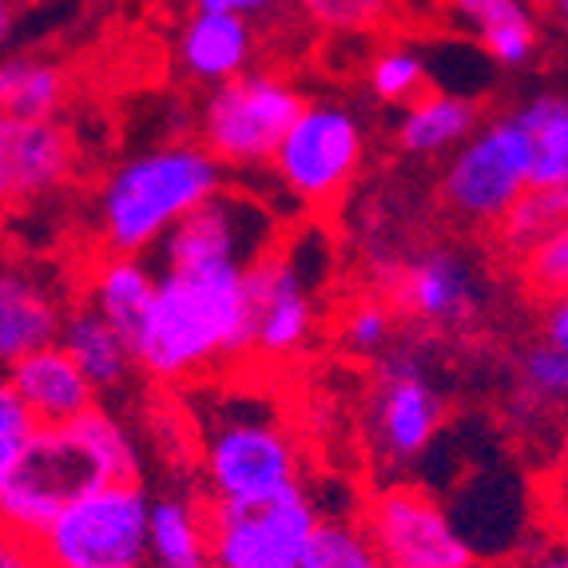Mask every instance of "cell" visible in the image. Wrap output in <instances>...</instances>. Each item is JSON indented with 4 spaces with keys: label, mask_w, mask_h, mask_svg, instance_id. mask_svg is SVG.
Wrapping results in <instances>:
<instances>
[{
    "label": "cell",
    "mask_w": 568,
    "mask_h": 568,
    "mask_svg": "<svg viewBox=\"0 0 568 568\" xmlns=\"http://www.w3.org/2000/svg\"><path fill=\"white\" fill-rule=\"evenodd\" d=\"M246 334L251 311L243 266L171 263L160 266V291L135 334V358L148 378L187 386L246 358Z\"/></svg>",
    "instance_id": "obj_1"
},
{
    "label": "cell",
    "mask_w": 568,
    "mask_h": 568,
    "mask_svg": "<svg viewBox=\"0 0 568 568\" xmlns=\"http://www.w3.org/2000/svg\"><path fill=\"white\" fill-rule=\"evenodd\" d=\"M140 481V449L112 409L95 406L77 422L44 426L17 469L0 474L4 529L40 537L84 493Z\"/></svg>",
    "instance_id": "obj_2"
},
{
    "label": "cell",
    "mask_w": 568,
    "mask_h": 568,
    "mask_svg": "<svg viewBox=\"0 0 568 568\" xmlns=\"http://www.w3.org/2000/svg\"><path fill=\"white\" fill-rule=\"evenodd\" d=\"M227 168L207 143H160L128 155L95 191V239L115 255H155L195 207L219 195Z\"/></svg>",
    "instance_id": "obj_3"
},
{
    "label": "cell",
    "mask_w": 568,
    "mask_h": 568,
    "mask_svg": "<svg viewBox=\"0 0 568 568\" xmlns=\"http://www.w3.org/2000/svg\"><path fill=\"white\" fill-rule=\"evenodd\" d=\"M303 446L258 398L219 402L200 437L203 497L211 505H258L303 489Z\"/></svg>",
    "instance_id": "obj_4"
},
{
    "label": "cell",
    "mask_w": 568,
    "mask_h": 568,
    "mask_svg": "<svg viewBox=\"0 0 568 568\" xmlns=\"http://www.w3.org/2000/svg\"><path fill=\"white\" fill-rule=\"evenodd\" d=\"M152 505L143 481H112L72 501L40 537L48 568H148Z\"/></svg>",
    "instance_id": "obj_5"
},
{
    "label": "cell",
    "mask_w": 568,
    "mask_h": 568,
    "mask_svg": "<svg viewBox=\"0 0 568 568\" xmlns=\"http://www.w3.org/2000/svg\"><path fill=\"white\" fill-rule=\"evenodd\" d=\"M306 258L311 251H298V243H278L246 271V311H251L246 358L283 366L311 346L323 314L318 306L323 271L331 258L318 255L314 263Z\"/></svg>",
    "instance_id": "obj_6"
},
{
    "label": "cell",
    "mask_w": 568,
    "mask_h": 568,
    "mask_svg": "<svg viewBox=\"0 0 568 568\" xmlns=\"http://www.w3.org/2000/svg\"><path fill=\"white\" fill-rule=\"evenodd\" d=\"M303 108V92L291 80L271 72H243L211 88L203 100L200 143H207L227 171L271 168Z\"/></svg>",
    "instance_id": "obj_7"
},
{
    "label": "cell",
    "mask_w": 568,
    "mask_h": 568,
    "mask_svg": "<svg viewBox=\"0 0 568 568\" xmlns=\"http://www.w3.org/2000/svg\"><path fill=\"white\" fill-rule=\"evenodd\" d=\"M532 135L521 115L481 123L442 171V203L469 227H497L532 187Z\"/></svg>",
    "instance_id": "obj_8"
},
{
    "label": "cell",
    "mask_w": 568,
    "mask_h": 568,
    "mask_svg": "<svg viewBox=\"0 0 568 568\" xmlns=\"http://www.w3.org/2000/svg\"><path fill=\"white\" fill-rule=\"evenodd\" d=\"M362 155H366V132H362L358 115L342 104L306 100L271 171L286 195H294V203L326 211L351 191Z\"/></svg>",
    "instance_id": "obj_9"
},
{
    "label": "cell",
    "mask_w": 568,
    "mask_h": 568,
    "mask_svg": "<svg viewBox=\"0 0 568 568\" xmlns=\"http://www.w3.org/2000/svg\"><path fill=\"white\" fill-rule=\"evenodd\" d=\"M362 525L394 568H469L477 552L457 529L449 505L426 485L389 481L362 505Z\"/></svg>",
    "instance_id": "obj_10"
},
{
    "label": "cell",
    "mask_w": 568,
    "mask_h": 568,
    "mask_svg": "<svg viewBox=\"0 0 568 568\" xmlns=\"http://www.w3.org/2000/svg\"><path fill=\"white\" fill-rule=\"evenodd\" d=\"M318 521L306 489L258 505H211V557L215 568H298Z\"/></svg>",
    "instance_id": "obj_11"
},
{
    "label": "cell",
    "mask_w": 568,
    "mask_h": 568,
    "mask_svg": "<svg viewBox=\"0 0 568 568\" xmlns=\"http://www.w3.org/2000/svg\"><path fill=\"white\" fill-rule=\"evenodd\" d=\"M446 426V398L414 354H386L369 398V437L386 469L426 462Z\"/></svg>",
    "instance_id": "obj_12"
},
{
    "label": "cell",
    "mask_w": 568,
    "mask_h": 568,
    "mask_svg": "<svg viewBox=\"0 0 568 568\" xmlns=\"http://www.w3.org/2000/svg\"><path fill=\"white\" fill-rule=\"evenodd\" d=\"M278 246V223L275 215L243 191H219L203 207H195L180 227L163 239L155 251V263H227V266H251Z\"/></svg>",
    "instance_id": "obj_13"
},
{
    "label": "cell",
    "mask_w": 568,
    "mask_h": 568,
    "mask_svg": "<svg viewBox=\"0 0 568 568\" xmlns=\"http://www.w3.org/2000/svg\"><path fill=\"white\" fill-rule=\"evenodd\" d=\"M485 294V271L457 246H426L389 278V303L398 306V314L434 331L469 326L481 314Z\"/></svg>",
    "instance_id": "obj_14"
},
{
    "label": "cell",
    "mask_w": 568,
    "mask_h": 568,
    "mask_svg": "<svg viewBox=\"0 0 568 568\" xmlns=\"http://www.w3.org/2000/svg\"><path fill=\"white\" fill-rule=\"evenodd\" d=\"M449 513L485 565H497L505 557L517 560L525 549H532L525 545L529 525H545L540 493L529 497L525 477L505 469H474V477H465V489L449 501Z\"/></svg>",
    "instance_id": "obj_15"
},
{
    "label": "cell",
    "mask_w": 568,
    "mask_h": 568,
    "mask_svg": "<svg viewBox=\"0 0 568 568\" xmlns=\"http://www.w3.org/2000/svg\"><path fill=\"white\" fill-rule=\"evenodd\" d=\"M77 168L72 135L57 120L0 123V187L9 203H32L64 187Z\"/></svg>",
    "instance_id": "obj_16"
},
{
    "label": "cell",
    "mask_w": 568,
    "mask_h": 568,
    "mask_svg": "<svg viewBox=\"0 0 568 568\" xmlns=\"http://www.w3.org/2000/svg\"><path fill=\"white\" fill-rule=\"evenodd\" d=\"M64 298L37 266L12 263L0 278V358L4 366L32 351L57 346L68 323Z\"/></svg>",
    "instance_id": "obj_17"
},
{
    "label": "cell",
    "mask_w": 568,
    "mask_h": 568,
    "mask_svg": "<svg viewBox=\"0 0 568 568\" xmlns=\"http://www.w3.org/2000/svg\"><path fill=\"white\" fill-rule=\"evenodd\" d=\"M4 386H12L24 398V406L44 422V426H64L77 422L88 409L100 406V389L88 382V374L77 366V358L64 346H44L24 358L4 366Z\"/></svg>",
    "instance_id": "obj_18"
},
{
    "label": "cell",
    "mask_w": 568,
    "mask_h": 568,
    "mask_svg": "<svg viewBox=\"0 0 568 568\" xmlns=\"http://www.w3.org/2000/svg\"><path fill=\"white\" fill-rule=\"evenodd\" d=\"M255 57V29L251 20L235 12L195 9V17L180 29L175 40V60H180L183 77L195 84H227L243 77Z\"/></svg>",
    "instance_id": "obj_19"
},
{
    "label": "cell",
    "mask_w": 568,
    "mask_h": 568,
    "mask_svg": "<svg viewBox=\"0 0 568 568\" xmlns=\"http://www.w3.org/2000/svg\"><path fill=\"white\" fill-rule=\"evenodd\" d=\"M155 291H160V266L148 263L143 255H115L104 251L88 266L84 275V298L92 311H100L108 323L120 326L128 338L143 331L148 314H152Z\"/></svg>",
    "instance_id": "obj_20"
},
{
    "label": "cell",
    "mask_w": 568,
    "mask_h": 568,
    "mask_svg": "<svg viewBox=\"0 0 568 568\" xmlns=\"http://www.w3.org/2000/svg\"><path fill=\"white\" fill-rule=\"evenodd\" d=\"M60 346H64L77 366L88 374L100 394H112L123 382L132 378L140 369V358H135V342L120 331L115 323H108L104 314L92 311L88 303H77L68 311L64 334H60Z\"/></svg>",
    "instance_id": "obj_21"
},
{
    "label": "cell",
    "mask_w": 568,
    "mask_h": 568,
    "mask_svg": "<svg viewBox=\"0 0 568 568\" xmlns=\"http://www.w3.org/2000/svg\"><path fill=\"white\" fill-rule=\"evenodd\" d=\"M529 4L532 0H449L457 24L501 68L529 64L537 52V17Z\"/></svg>",
    "instance_id": "obj_22"
},
{
    "label": "cell",
    "mask_w": 568,
    "mask_h": 568,
    "mask_svg": "<svg viewBox=\"0 0 568 568\" xmlns=\"http://www.w3.org/2000/svg\"><path fill=\"white\" fill-rule=\"evenodd\" d=\"M215 568L211 557V505L191 493H163L152 505V565Z\"/></svg>",
    "instance_id": "obj_23"
},
{
    "label": "cell",
    "mask_w": 568,
    "mask_h": 568,
    "mask_svg": "<svg viewBox=\"0 0 568 568\" xmlns=\"http://www.w3.org/2000/svg\"><path fill=\"white\" fill-rule=\"evenodd\" d=\"M481 128V115L469 95L457 92H426L406 104L398 120V143L409 155H454L469 135Z\"/></svg>",
    "instance_id": "obj_24"
},
{
    "label": "cell",
    "mask_w": 568,
    "mask_h": 568,
    "mask_svg": "<svg viewBox=\"0 0 568 568\" xmlns=\"http://www.w3.org/2000/svg\"><path fill=\"white\" fill-rule=\"evenodd\" d=\"M68 100L64 68L40 57H12L0 68V104L9 120H57Z\"/></svg>",
    "instance_id": "obj_25"
},
{
    "label": "cell",
    "mask_w": 568,
    "mask_h": 568,
    "mask_svg": "<svg viewBox=\"0 0 568 568\" xmlns=\"http://www.w3.org/2000/svg\"><path fill=\"white\" fill-rule=\"evenodd\" d=\"M521 123L532 135V187L565 191L568 195V100L565 95H537L521 108Z\"/></svg>",
    "instance_id": "obj_26"
},
{
    "label": "cell",
    "mask_w": 568,
    "mask_h": 568,
    "mask_svg": "<svg viewBox=\"0 0 568 568\" xmlns=\"http://www.w3.org/2000/svg\"><path fill=\"white\" fill-rule=\"evenodd\" d=\"M568 219V195L549 187H529L521 200L505 211V219L497 223V246L505 251V258L521 263L537 251L552 231Z\"/></svg>",
    "instance_id": "obj_27"
},
{
    "label": "cell",
    "mask_w": 568,
    "mask_h": 568,
    "mask_svg": "<svg viewBox=\"0 0 568 568\" xmlns=\"http://www.w3.org/2000/svg\"><path fill=\"white\" fill-rule=\"evenodd\" d=\"M298 568H389L362 517H323Z\"/></svg>",
    "instance_id": "obj_28"
},
{
    "label": "cell",
    "mask_w": 568,
    "mask_h": 568,
    "mask_svg": "<svg viewBox=\"0 0 568 568\" xmlns=\"http://www.w3.org/2000/svg\"><path fill=\"white\" fill-rule=\"evenodd\" d=\"M394 323H398V306L378 294H362L342 306L338 342L354 358H386L389 342H394Z\"/></svg>",
    "instance_id": "obj_29"
},
{
    "label": "cell",
    "mask_w": 568,
    "mask_h": 568,
    "mask_svg": "<svg viewBox=\"0 0 568 568\" xmlns=\"http://www.w3.org/2000/svg\"><path fill=\"white\" fill-rule=\"evenodd\" d=\"M517 394L529 409L568 414V354L557 351L552 342L525 351L521 369H517Z\"/></svg>",
    "instance_id": "obj_30"
},
{
    "label": "cell",
    "mask_w": 568,
    "mask_h": 568,
    "mask_svg": "<svg viewBox=\"0 0 568 568\" xmlns=\"http://www.w3.org/2000/svg\"><path fill=\"white\" fill-rule=\"evenodd\" d=\"M426 84H429L426 57L406 44L382 48L378 57H374V64H369V88L386 104H402V108L414 104L417 95H426Z\"/></svg>",
    "instance_id": "obj_31"
},
{
    "label": "cell",
    "mask_w": 568,
    "mask_h": 568,
    "mask_svg": "<svg viewBox=\"0 0 568 568\" xmlns=\"http://www.w3.org/2000/svg\"><path fill=\"white\" fill-rule=\"evenodd\" d=\"M517 271H521V283L529 286L537 298H545V303L557 298V294H568V219L529 258L517 263Z\"/></svg>",
    "instance_id": "obj_32"
},
{
    "label": "cell",
    "mask_w": 568,
    "mask_h": 568,
    "mask_svg": "<svg viewBox=\"0 0 568 568\" xmlns=\"http://www.w3.org/2000/svg\"><path fill=\"white\" fill-rule=\"evenodd\" d=\"M40 429H44V422L24 406V398H20L17 389L12 386L0 389V474L17 469L20 457L32 449Z\"/></svg>",
    "instance_id": "obj_33"
},
{
    "label": "cell",
    "mask_w": 568,
    "mask_h": 568,
    "mask_svg": "<svg viewBox=\"0 0 568 568\" xmlns=\"http://www.w3.org/2000/svg\"><path fill=\"white\" fill-rule=\"evenodd\" d=\"M303 12L331 32H369L389 17L394 0H298Z\"/></svg>",
    "instance_id": "obj_34"
},
{
    "label": "cell",
    "mask_w": 568,
    "mask_h": 568,
    "mask_svg": "<svg viewBox=\"0 0 568 568\" xmlns=\"http://www.w3.org/2000/svg\"><path fill=\"white\" fill-rule=\"evenodd\" d=\"M540 513H545V529L552 537L568 540V457L540 485Z\"/></svg>",
    "instance_id": "obj_35"
},
{
    "label": "cell",
    "mask_w": 568,
    "mask_h": 568,
    "mask_svg": "<svg viewBox=\"0 0 568 568\" xmlns=\"http://www.w3.org/2000/svg\"><path fill=\"white\" fill-rule=\"evenodd\" d=\"M0 568H48L44 552L32 537L4 529V545H0Z\"/></svg>",
    "instance_id": "obj_36"
},
{
    "label": "cell",
    "mask_w": 568,
    "mask_h": 568,
    "mask_svg": "<svg viewBox=\"0 0 568 568\" xmlns=\"http://www.w3.org/2000/svg\"><path fill=\"white\" fill-rule=\"evenodd\" d=\"M501 568H568V540L552 537L545 545H532V549H525L517 560H509V565Z\"/></svg>",
    "instance_id": "obj_37"
},
{
    "label": "cell",
    "mask_w": 568,
    "mask_h": 568,
    "mask_svg": "<svg viewBox=\"0 0 568 568\" xmlns=\"http://www.w3.org/2000/svg\"><path fill=\"white\" fill-rule=\"evenodd\" d=\"M540 334L545 342H552L557 351L568 354V294H557L545 303V314H540Z\"/></svg>",
    "instance_id": "obj_38"
},
{
    "label": "cell",
    "mask_w": 568,
    "mask_h": 568,
    "mask_svg": "<svg viewBox=\"0 0 568 568\" xmlns=\"http://www.w3.org/2000/svg\"><path fill=\"white\" fill-rule=\"evenodd\" d=\"M200 9H215V12H235V17H266V12H275L283 0H195Z\"/></svg>",
    "instance_id": "obj_39"
},
{
    "label": "cell",
    "mask_w": 568,
    "mask_h": 568,
    "mask_svg": "<svg viewBox=\"0 0 568 568\" xmlns=\"http://www.w3.org/2000/svg\"><path fill=\"white\" fill-rule=\"evenodd\" d=\"M552 9H557V17L568 24V0H552Z\"/></svg>",
    "instance_id": "obj_40"
},
{
    "label": "cell",
    "mask_w": 568,
    "mask_h": 568,
    "mask_svg": "<svg viewBox=\"0 0 568 568\" xmlns=\"http://www.w3.org/2000/svg\"><path fill=\"white\" fill-rule=\"evenodd\" d=\"M469 568H497V565H485V560H477V565H469Z\"/></svg>",
    "instance_id": "obj_41"
},
{
    "label": "cell",
    "mask_w": 568,
    "mask_h": 568,
    "mask_svg": "<svg viewBox=\"0 0 568 568\" xmlns=\"http://www.w3.org/2000/svg\"><path fill=\"white\" fill-rule=\"evenodd\" d=\"M532 4H552V0H532Z\"/></svg>",
    "instance_id": "obj_42"
},
{
    "label": "cell",
    "mask_w": 568,
    "mask_h": 568,
    "mask_svg": "<svg viewBox=\"0 0 568 568\" xmlns=\"http://www.w3.org/2000/svg\"><path fill=\"white\" fill-rule=\"evenodd\" d=\"M389 568H394V565H389Z\"/></svg>",
    "instance_id": "obj_43"
}]
</instances>
